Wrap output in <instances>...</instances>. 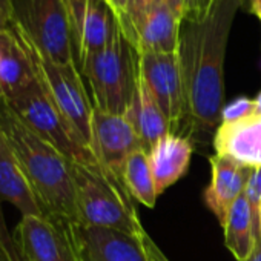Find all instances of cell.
I'll use <instances>...</instances> for the list:
<instances>
[{"instance_id":"3","label":"cell","mask_w":261,"mask_h":261,"mask_svg":"<svg viewBox=\"0 0 261 261\" xmlns=\"http://www.w3.org/2000/svg\"><path fill=\"white\" fill-rule=\"evenodd\" d=\"M79 224L139 237L145 229L124 181L95 162H71Z\"/></svg>"},{"instance_id":"27","label":"cell","mask_w":261,"mask_h":261,"mask_svg":"<svg viewBox=\"0 0 261 261\" xmlns=\"http://www.w3.org/2000/svg\"><path fill=\"white\" fill-rule=\"evenodd\" d=\"M140 237H142V243H143V247H145V252H146L149 261H169L166 258V255L162 252V249L155 244V241L148 235L146 230H143Z\"/></svg>"},{"instance_id":"14","label":"cell","mask_w":261,"mask_h":261,"mask_svg":"<svg viewBox=\"0 0 261 261\" xmlns=\"http://www.w3.org/2000/svg\"><path fill=\"white\" fill-rule=\"evenodd\" d=\"M0 203L14 206L22 217L43 214V209L37 201L2 127H0Z\"/></svg>"},{"instance_id":"25","label":"cell","mask_w":261,"mask_h":261,"mask_svg":"<svg viewBox=\"0 0 261 261\" xmlns=\"http://www.w3.org/2000/svg\"><path fill=\"white\" fill-rule=\"evenodd\" d=\"M91 0H65L68 13H69V19H71V27H72V36H74V48H75V39L77 34L80 31L86 8L89 5Z\"/></svg>"},{"instance_id":"17","label":"cell","mask_w":261,"mask_h":261,"mask_svg":"<svg viewBox=\"0 0 261 261\" xmlns=\"http://www.w3.org/2000/svg\"><path fill=\"white\" fill-rule=\"evenodd\" d=\"M118 31L117 19L105 0H91L75 39L77 66L89 56L105 49Z\"/></svg>"},{"instance_id":"15","label":"cell","mask_w":261,"mask_h":261,"mask_svg":"<svg viewBox=\"0 0 261 261\" xmlns=\"http://www.w3.org/2000/svg\"><path fill=\"white\" fill-rule=\"evenodd\" d=\"M194 145L189 136L169 134L149 152L151 169L159 195L177 183L189 169Z\"/></svg>"},{"instance_id":"33","label":"cell","mask_w":261,"mask_h":261,"mask_svg":"<svg viewBox=\"0 0 261 261\" xmlns=\"http://www.w3.org/2000/svg\"><path fill=\"white\" fill-rule=\"evenodd\" d=\"M255 100V108H256V114L261 115V91L258 92V95L253 98Z\"/></svg>"},{"instance_id":"4","label":"cell","mask_w":261,"mask_h":261,"mask_svg":"<svg viewBox=\"0 0 261 261\" xmlns=\"http://www.w3.org/2000/svg\"><path fill=\"white\" fill-rule=\"evenodd\" d=\"M86 77L94 108L108 114H126L133 105L139 85V53L118 31L115 39L100 53L79 65Z\"/></svg>"},{"instance_id":"24","label":"cell","mask_w":261,"mask_h":261,"mask_svg":"<svg viewBox=\"0 0 261 261\" xmlns=\"http://www.w3.org/2000/svg\"><path fill=\"white\" fill-rule=\"evenodd\" d=\"M256 114L255 100L249 97H238L230 103L224 105L221 111V123H232Z\"/></svg>"},{"instance_id":"13","label":"cell","mask_w":261,"mask_h":261,"mask_svg":"<svg viewBox=\"0 0 261 261\" xmlns=\"http://www.w3.org/2000/svg\"><path fill=\"white\" fill-rule=\"evenodd\" d=\"M215 154L229 157L252 169L261 168V115L220 123L214 139Z\"/></svg>"},{"instance_id":"12","label":"cell","mask_w":261,"mask_h":261,"mask_svg":"<svg viewBox=\"0 0 261 261\" xmlns=\"http://www.w3.org/2000/svg\"><path fill=\"white\" fill-rule=\"evenodd\" d=\"M209 162L212 180L204 191V203L223 226L229 209L244 194L253 169L218 154L211 157Z\"/></svg>"},{"instance_id":"21","label":"cell","mask_w":261,"mask_h":261,"mask_svg":"<svg viewBox=\"0 0 261 261\" xmlns=\"http://www.w3.org/2000/svg\"><path fill=\"white\" fill-rule=\"evenodd\" d=\"M123 181L133 200H137L146 207L155 206L159 192L155 189L148 152L137 149L129 155L123 171Z\"/></svg>"},{"instance_id":"35","label":"cell","mask_w":261,"mask_h":261,"mask_svg":"<svg viewBox=\"0 0 261 261\" xmlns=\"http://www.w3.org/2000/svg\"><path fill=\"white\" fill-rule=\"evenodd\" d=\"M258 224H259V230H261V203L258 206Z\"/></svg>"},{"instance_id":"22","label":"cell","mask_w":261,"mask_h":261,"mask_svg":"<svg viewBox=\"0 0 261 261\" xmlns=\"http://www.w3.org/2000/svg\"><path fill=\"white\" fill-rule=\"evenodd\" d=\"M154 5L155 0H129L124 14L117 22L121 34L133 43V46L136 45V39L140 27L143 25L146 16L149 14Z\"/></svg>"},{"instance_id":"16","label":"cell","mask_w":261,"mask_h":261,"mask_svg":"<svg viewBox=\"0 0 261 261\" xmlns=\"http://www.w3.org/2000/svg\"><path fill=\"white\" fill-rule=\"evenodd\" d=\"M127 114L136 126L142 149L148 154L157 146L160 140L172 134V127L168 117L165 115L140 75L137 91L133 105L127 109Z\"/></svg>"},{"instance_id":"6","label":"cell","mask_w":261,"mask_h":261,"mask_svg":"<svg viewBox=\"0 0 261 261\" xmlns=\"http://www.w3.org/2000/svg\"><path fill=\"white\" fill-rule=\"evenodd\" d=\"M46 59L77 63L74 36L65 0H16L11 22Z\"/></svg>"},{"instance_id":"7","label":"cell","mask_w":261,"mask_h":261,"mask_svg":"<svg viewBox=\"0 0 261 261\" xmlns=\"http://www.w3.org/2000/svg\"><path fill=\"white\" fill-rule=\"evenodd\" d=\"M10 25L25 46L37 77L56 101L57 108L75 129L82 140L91 148V121L94 114V103L91 101L83 85L77 63L62 65L46 59L34 48V45L23 36L19 28H16L13 23Z\"/></svg>"},{"instance_id":"31","label":"cell","mask_w":261,"mask_h":261,"mask_svg":"<svg viewBox=\"0 0 261 261\" xmlns=\"http://www.w3.org/2000/svg\"><path fill=\"white\" fill-rule=\"evenodd\" d=\"M246 10H249L261 22V0H247Z\"/></svg>"},{"instance_id":"19","label":"cell","mask_w":261,"mask_h":261,"mask_svg":"<svg viewBox=\"0 0 261 261\" xmlns=\"http://www.w3.org/2000/svg\"><path fill=\"white\" fill-rule=\"evenodd\" d=\"M36 77L33 62L11 25L0 30V80L4 98L27 86Z\"/></svg>"},{"instance_id":"8","label":"cell","mask_w":261,"mask_h":261,"mask_svg":"<svg viewBox=\"0 0 261 261\" xmlns=\"http://www.w3.org/2000/svg\"><path fill=\"white\" fill-rule=\"evenodd\" d=\"M16 241L25 261H85L75 223L53 215H25L16 226Z\"/></svg>"},{"instance_id":"2","label":"cell","mask_w":261,"mask_h":261,"mask_svg":"<svg viewBox=\"0 0 261 261\" xmlns=\"http://www.w3.org/2000/svg\"><path fill=\"white\" fill-rule=\"evenodd\" d=\"M0 127L43 214L79 223L71 160L28 127L4 98H0Z\"/></svg>"},{"instance_id":"34","label":"cell","mask_w":261,"mask_h":261,"mask_svg":"<svg viewBox=\"0 0 261 261\" xmlns=\"http://www.w3.org/2000/svg\"><path fill=\"white\" fill-rule=\"evenodd\" d=\"M10 25V20L5 17V14L2 13V11H0V30H2V28H7Z\"/></svg>"},{"instance_id":"29","label":"cell","mask_w":261,"mask_h":261,"mask_svg":"<svg viewBox=\"0 0 261 261\" xmlns=\"http://www.w3.org/2000/svg\"><path fill=\"white\" fill-rule=\"evenodd\" d=\"M105 2L108 4V7L111 8V11L114 13L115 19L118 22L121 19V16L124 14V11H126L129 0H105Z\"/></svg>"},{"instance_id":"23","label":"cell","mask_w":261,"mask_h":261,"mask_svg":"<svg viewBox=\"0 0 261 261\" xmlns=\"http://www.w3.org/2000/svg\"><path fill=\"white\" fill-rule=\"evenodd\" d=\"M0 261H23L14 235L8 230L7 218L0 203Z\"/></svg>"},{"instance_id":"11","label":"cell","mask_w":261,"mask_h":261,"mask_svg":"<svg viewBox=\"0 0 261 261\" xmlns=\"http://www.w3.org/2000/svg\"><path fill=\"white\" fill-rule=\"evenodd\" d=\"M75 233L85 261H149L139 237L115 229L75 223Z\"/></svg>"},{"instance_id":"28","label":"cell","mask_w":261,"mask_h":261,"mask_svg":"<svg viewBox=\"0 0 261 261\" xmlns=\"http://www.w3.org/2000/svg\"><path fill=\"white\" fill-rule=\"evenodd\" d=\"M155 4H162V5L168 7L181 20L185 19V0H155Z\"/></svg>"},{"instance_id":"1","label":"cell","mask_w":261,"mask_h":261,"mask_svg":"<svg viewBox=\"0 0 261 261\" xmlns=\"http://www.w3.org/2000/svg\"><path fill=\"white\" fill-rule=\"evenodd\" d=\"M240 8V0H217L204 16L181 20L177 54L191 130L211 133L221 123L224 57Z\"/></svg>"},{"instance_id":"20","label":"cell","mask_w":261,"mask_h":261,"mask_svg":"<svg viewBox=\"0 0 261 261\" xmlns=\"http://www.w3.org/2000/svg\"><path fill=\"white\" fill-rule=\"evenodd\" d=\"M224 243L237 261H247L252 255L256 238L259 235V226L256 224L252 206L244 194L229 209L223 223Z\"/></svg>"},{"instance_id":"30","label":"cell","mask_w":261,"mask_h":261,"mask_svg":"<svg viewBox=\"0 0 261 261\" xmlns=\"http://www.w3.org/2000/svg\"><path fill=\"white\" fill-rule=\"evenodd\" d=\"M14 2L16 0H0V11L5 14V17L11 22L14 13Z\"/></svg>"},{"instance_id":"5","label":"cell","mask_w":261,"mask_h":261,"mask_svg":"<svg viewBox=\"0 0 261 261\" xmlns=\"http://www.w3.org/2000/svg\"><path fill=\"white\" fill-rule=\"evenodd\" d=\"M4 100L28 127L51 143L71 162L86 163L97 160L91 148L82 140L75 129L60 112L37 74L27 86Z\"/></svg>"},{"instance_id":"9","label":"cell","mask_w":261,"mask_h":261,"mask_svg":"<svg viewBox=\"0 0 261 261\" xmlns=\"http://www.w3.org/2000/svg\"><path fill=\"white\" fill-rule=\"evenodd\" d=\"M139 69L140 79L168 117L172 134L180 136L181 124L186 123V100L178 54L142 53L139 54Z\"/></svg>"},{"instance_id":"32","label":"cell","mask_w":261,"mask_h":261,"mask_svg":"<svg viewBox=\"0 0 261 261\" xmlns=\"http://www.w3.org/2000/svg\"><path fill=\"white\" fill-rule=\"evenodd\" d=\"M247 261H261V232L256 238V244H255V249L252 252V255L249 256Z\"/></svg>"},{"instance_id":"10","label":"cell","mask_w":261,"mask_h":261,"mask_svg":"<svg viewBox=\"0 0 261 261\" xmlns=\"http://www.w3.org/2000/svg\"><path fill=\"white\" fill-rule=\"evenodd\" d=\"M142 149L129 114H108L94 108L91 121V151L97 162L123 180L129 155Z\"/></svg>"},{"instance_id":"38","label":"cell","mask_w":261,"mask_h":261,"mask_svg":"<svg viewBox=\"0 0 261 261\" xmlns=\"http://www.w3.org/2000/svg\"><path fill=\"white\" fill-rule=\"evenodd\" d=\"M259 232H261V230H259Z\"/></svg>"},{"instance_id":"36","label":"cell","mask_w":261,"mask_h":261,"mask_svg":"<svg viewBox=\"0 0 261 261\" xmlns=\"http://www.w3.org/2000/svg\"><path fill=\"white\" fill-rule=\"evenodd\" d=\"M0 98H4V89H2V80H0Z\"/></svg>"},{"instance_id":"18","label":"cell","mask_w":261,"mask_h":261,"mask_svg":"<svg viewBox=\"0 0 261 261\" xmlns=\"http://www.w3.org/2000/svg\"><path fill=\"white\" fill-rule=\"evenodd\" d=\"M181 19L168 7L155 4L140 27L134 48L139 54H172L178 51Z\"/></svg>"},{"instance_id":"26","label":"cell","mask_w":261,"mask_h":261,"mask_svg":"<svg viewBox=\"0 0 261 261\" xmlns=\"http://www.w3.org/2000/svg\"><path fill=\"white\" fill-rule=\"evenodd\" d=\"M217 0H185V19H197L204 16Z\"/></svg>"},{"instance_id":"37","label":"cell","mask_w":261,"mask_h":261,"mask_svg":"<svg viewBox=\"0 0 261 261\" xmlns=\"http://www.w3.org/2000/svg\"><path fill=\"white\" fill-rule=\"evenodd\" d=\"M240 2H241V7L246 10V7H247V0H240Z\"/></svg>"},{"instance_id":"39","label":"cell","mask_w":261,"mask_h":261,"mask_svg":"<svg viewBox=\"0 0 261 261\" xmlns=\"http://www.w3.org/2000/svg\"><path fill=\"white\" fill-rule=\"evenodd\" d=\"M23 261H25V259H23Z\"/></svg>"}]
</instances>
